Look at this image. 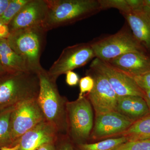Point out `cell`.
Wrapping results in <instances>:
<instances>
[{
    "instance_id": "cell-15",
    "label": "cell",
    "mask_w": 150,
    "mask_h": 150,
    "mask_svg": "<svg viewBox=\"0 0 150 150\" xmlns=\"http://www.w3.org/2000/svg\"><path fill=\"white\" fill-rule=\"evenodd\" d=\"M134 37L145 50L150 52V13L144 11L122 14Z\"/></svg>"
},
{
    "instance_id": "cell-24",
    "label": "cell",
    "mask_w": 150,
    "mask_h": 150,
    "mask_svg": "<svg viewBox=\"0 0 150 150\" xmlns=\"http://www.w3.org/2000/svg\"><path fill=\"white\" fill-rule=\"evenodd\" d=\"M79 84L80 93L79 97H81L91 92L94 85V81L91 76L87 74L80 80Z\"/></svg>"
},
{
    "instance_id": "cell-28",
    "label": "cell",
    "mask_w": 150,
    "mask_h": 150,
    "mask_svg": "<svg viewBox=\"0 0 150 150\" xmlns=\"http://www.w3.org/2000/svg\"><path fill=\"white\" fill-rule=\"evenodd\" d=\"M131 12L139 11L144 8V0H126Z\"/></svg>"
},
{
    "instance_id": "cell-25",
    "label": "cell",
    "mask_w": 150,
    "mask_h": 150,
    "mask_svg": "<svg viewBox=\"0 0 150 150\" xmlns=\"http://www.w3.org/2000/svg\"><path fill=\"white\" fill-rule=\"evenodd\" d=\"M138 86L144 93L150 91V71L132 77Z\"/></svg>"
},
{
    "instance_id": "cell-12",
    "label": "cell",
    "mask_w": 150,
    "mask_h": 150,
    "mask_svg": "<svg viewBox=\"0 0 150 150\" xmlns=\"http://www.w3.org/2000/svg\"><path fill=\"white\" fill-rule=\"evenodd\" d=\"M48 9L46 0H29L9 23L10 32L42 25Z\"/></svg>"
},
{
    "instance_id": "cell-20",
    "label": "cell",
    "mask_w": 150,
    "mask_h": 150,
    "mask_svg": "<svg viewBox=\"0 0 150 150\" xmlns=\"http://www.w3.org/2000/svg\"><path fill=\"white\" fill-rule=\"evenodd\" d=\"M127 142L124 137L110 138L92 144L75 145L77 150H115L120 145Z\"/></svg>"
},
{
    "instance_id": "cell-6",
    "label": "cell",
    "mask_w": 150,
    "mask_h": 150,
    "mask_svg": "<svg viewBox=\"0 0 150 150\" xmlns=\"http://www.w3.org/2000/svg\"><path fill=\"white\" fill-rule=\"evenodd\" d=\"M89 42L95 58L106 62L129 52L146 51L134 37L128 24L114 34Z\"/></svg>"
},
{
    "instance_id": "cell-18",
    "label": "cell",
    "mask_w": 150,
    "mask_h": 150,
    "mask_svg": "<svg viewBox=\"0 0 150 150\" xmlns=\"http://www.w3.org/2000/svg\"><path fill=\"white\" fill-rule=\"evenodd\" d=\"M125 137L127 141L150 140V115L135 121L117 137Z\"/></svg>"
},
{
    "instance_id": "cell-27",
    "label": "cell",
    "mask_w": 150,
    "mask_h": 150,
    "mask_svg": "<svg viewBox=\"0 0 150 150\" xmlns=\"http://www.w3.org/2000/svg\"><path fill=\"white\" fill-rule=\"evenodd\" d=\"M66 83L71 86L77 85L79 82V77L77 74L73 71H69L66 74Z\"/></svg>"
},
{
    "instance_id": "cell-23",
    "label": "cell",
    "mask_w": 150,
    "mask_h": 150,
    "mask_svg": "<svg viewBox=\"0 0 150 150\" xmlns=\"http://www.w3.org/2000/svg\"><path fill=\"white\" fill-rule=\"evenodd\" d=\"M115 150H150V140L127 141Z\"/></svg>"
},
{
    "instance_id": "cell-32",
    "label": "cell",
    "mask_w": 150,
    "mask_h": 150,
    "mask_svg": "<svg viewBox=\"0 0 150 150\" xmlns=\"http://www.w3.org/2000/svg\"><path fill=\"white\" fill-rule=\"evenodd\" d=\"M144 98L148 108H149V111L150 112V91L144 93Z\"/></svg>"
},
{
    "instance_id": "cell-21",
    "label": "cell",
    "mask_w": 150,
    "mask_h": 150,
    "mask_svg": "<svg viewBox=\"0 0 150 150\" xmlns=\"http://www.w3.org/2000/svg\"><path fill=\"white\" fill-rule=\"evenodd\" d=\"M29 0H11L8 6L0 17V21L8 25Z\"/></svg>"
},
{
    "instance_id": "cell-26",
    "label": "cell",
    "mask_w": 150,
    "mask_h": 150,
    "mask_svg": "<svg viewBox=\"0 0 150 150\" xmlns=\"http://www.w3.org/2000/svg\"><path fill=\"white\" fill-rule=\"evenodd\" d=\"M55 145L57 150H74V144L67 136L59 135Z\"/></svg>"
},
{
    "instance_id": "cell-34",
    "label": "cell",
    "mask_w": 150,
    "mask_h": 150,
    "mask_svg": "<svg viewBox=\"0 0 150 150\" xmlns=\"http://www.w3.org/2000/svg\"><path fill=\"white\" fill-rule=\"evenodd\" d=\"M7 73V72L4 69V67L0 63V77L6 74Z\"/></svg>"
},
{
    "instance_id": "cell-14",
    "label": "cell",
    "mask_w": 150,
    "mask_h": 150,
    "mask_svg": "<svg viewBox=\"0 0 150 150\" xmlns=\"http://www.w3.org/2000/svg\"><path fill=\"white\" fill-rule=\"evenodd\" d=\"M107 62L132 77L150 71V56L145 51L129 52Z\"/></svg>"
},
{
    "instance_id": "cell-33",
    "label": "cell",
    "mask_w": 150,
    "mask_h": 150,
    "mask_svg": "<svg viewBox=\"0 0 150 150\" xmlns=\"http://www.w3.org/2000/svg\"><path fill=\"white\" fill-rule=\"evenodd\" d=\"M19 145L17 144L16 146L12 147H3L0 150H18Z\"/></svg>"
},
{
    "instance_id": "cell-11",
    "label": "cell",
    "mask_w": 150,
    "mask_h": 150,
    "mask_svg": "<svg viewBox=\"0 0 150 150\" xmlns=\"http://www.w3.org/2000/svg\"><path fill=\"white\" fill-rule=\"evenodd\" d=\"M134 121L117 111H112L96 116L90 138L99 140L117 137L126 131Z\"/></svg>"
},
{
    "instance_id": "cell-13",
    "label": "cell",
    "mask_w": 150,
    "mask_h": 150,
    "mask_svg": "<svg viewBox=\"0 0 150 150\" xmlns=\"http://www.w3.org/2000/svg\"><path fill=\"white\" fill-rule=\"evenodd\" d=\"M59 135L55 127L45 120L23 135L17 144L18 150H37L43 145L56 143Z\"/></svg>"
},
{
    "instance_id": "cell-17",
    "label": "cell",
    "mask_w": 150,
    "mask_h": 150,
    "mask_svg": "<svg viewBox=\"0 0 150 150\" xmlns=\"http://www.w3.org/2000/svg\"><path fill=\"white\" fill-rule=\"evenodd\" d=\"M0 63L7 73L31 72L24 60L11 48L6 39L0 40Z\"/></svg>"
},
{
    "instance_id": "cell-16",
    "label": "cell",
    "mask_w": 150,
    "mask_h": 150,
    "mask_svg": "<svg viewBox=\"0 0 150 150\" xmlns=\"http://www.w3.org/2000/svg\"><path fill=\"white\" fill-rule=\"evenodd\" d=\"M116 111L134 122L149 112L144 98L132 96L118 97Z\"/></svg>"
},
{
    "instance_id": "cell-2",
    "label": "cell",
    "mask_w": 150,
    "mask_h": 150,
    "mask_svg": "<svg viewBox=\"0 0 150 150\" xmlns=\"http://www.w3.org/2000/svg\"><path fill=\"white\" fill-rule=\"evenodd\" d=\"M42 25L11 32L7 38L11 48L24 60L31 72L38 74L43 71L41 55L46 43L47 33Z\"/></svg>"
},
{
    "instance_id": "cell-36",
    "label": "cell",
    "mask_w": 150,
    "mask_h": 150,
    "mask_svg": "<svg viewBox=\"0 0 150 150\" xmlns=\"http://www.w3.org/2000/svg\"><path fill=\"white\" fill-rule=\"evenodd\" d=\"M145 11L147 12L150 13V10L149 9H147L145 10Z\"/></svg>"
},
{
    "instance_id": "cell-22",
    "label": "cell",
    "mask_w": 150,
    "mask_h": 150,
    "mask_svg": "<svg viewBox=\"0 0 150 150\" xmlns=\"http://www.w3.org/2000/svg\"><path fill=\"white\" fill-rule=\"evenodd\" d=\"M101 10L113 8L118 10L121 14L129 13L131 11L126 0H98Z\"/></svg>"
},
{
    "instance_id": "cell-19",
    "label": "cell",
    "mask_w": 150,
    "mask_h": 150,
    "mask_svg": "<svg viewBox=\"0 0 150 150\" xmlns=\"http://www.w3.org/2000/svg\"><path fill=\"white\" fill-rule=\"evenodd\" d=\"M15 105L0 110V149L3 147L14 146L11 136L10 120Z\"/></svg>"
},
{
    "instance_id": "cell-9",
    "label": "cell",
    "mask_w": 150,
    "mask_h": 150,
    "mask_svg": "<svg viewBox=\"0 0 150 150\" xmlns=\"http://www.w3.org/2000/svg\"><path fill=\"white\" fill-rule=\"evenodd\" d=\"M87 74L93 78L94 85L91 92L85 96L93 107L96 116L116 111L118 96L107 79L98 70L91 67Z\"/></svg>"
},
{
    "instance_id": "cell-5",
    "label": "cell",
    "mask_w": 150,
    "mask_h": 150,
    "mask_svg": "<svg viewBox=\"0 0 150 150\" xmlns=\"http://www.w3.org/2000/svg\"><path fill=\"white\" fill-rule=\"evenodd\" d=\"M67 135L75 145L86 143L93 127L92 106L86 96L67 104Z\"/></svg>"
},
{
    "instance_id": "cell-31",
    "label": "cell",
    "mask_w": 150,
    "mask_h": 150,
    "mask_svg": "<svg viewBox=\"0 0 150 150\" xmlns=\"http://www.w3.org/2000/svg\"><path fill=\"white\" fill-rule=\"evenodd\" d=\"M37 150H57L55 143L47 144L40 147Z\"/></svg>"
},
{
    "instance_id": "cell-29",
    "label": "cell",
    "mask_w": 150,
    "mask_h": 150,
    "mask_svg": "<svg viewBox=\"0 0 150 150\" xmlns=\"http://www.w3.org/2000/svg\"><path fill=\"white\" fill-rule=\"evenodd\" d=\"M10 34L8 25L0 21V40L7 39Z\"/></svg>"
},
{
    "instance_id": "cell-3",
    "label": "cell",
    "mask_w": 150,
    "mask_h": 150,
    "mask_svg": "<svg viewBox=\"0 0 150 150\" xmlns=\"http://www.w3.org/2000/svg\"><path fill=\"white\" fill-rule=\"evenodd\" d=\"M40 90L37 100L46 120L59 135L67 136V104L68 100L59 93L56 81L43 69L38 74Z\"/></svg>"
},
{
    "instance_id": "cell-1",
    "label": "cell",
    "mask_w": 150,
    "mask_h": 150,
    "mask_svg": "<svg viewBox=\"0 0 150 150\" xmlns=\"http://www.w3.org/2000/svg\"><path fill=\"white\" fill-rule=\"evenodd\" d=\"M47 16L42 26L46 31L73 24L101 11L98 0H46Z\"/></svg>"
},
{
    "instance_id": "cell-4",
    "label": "cell",
    "mask_w": 150,
    "mask_h": 150,
    "mask_svg": "<svg viewBox=\"0 0 150 150\" xmlns=\"http://www.w3.org/2000/svg\"><path fill=\"white\" fill-rule=\"evenodd\" d=\"M39 90L38 74L25 72L7 73L0 77V110L37 98Z\"/></svg>"
},
{
    "instance_id": "cell-35",
    "label": "cell",
    "mask_w": 150,
    "mask_h": 150,
    "mask_svg": "<svg viewBox=\"0 0 150 150\" xmlns=\"http://www.w3.org/2000/svg\"><path fill=\"white\" fill-rule=\"evenodd\" d=\"M144 2L145 7L150 9V0H144Z\"/></svg>"
},
{
    "instance_id": "cell-10",
    "label": "cell",
    "mask_w": 150,
    "mask_h": 150,
    "mask_svg": "<svg viewBox=\"0 0 150 150\" xmlns=\"http://www.w3.org/2000/svg\"><path fill=\"white\" fill-rule=\"evenodd\" d=\"M90 67L98 70L105 76L118 97L132 96L144 98V93L138 86L133 77L108 62L95 58Z\"/></svg>"
},
{
    "instance_id": "cell-30",
    "label": "cell",
    "mask_w": 150,
    "mask_h": 150,
    "mask_svg": "<svg viewBox=\"0 0 150 150\" xmlns=\"http://www.w3.org/2000/svg\"><path fill=\"white\" fill-rule=\"evenodd\" d=\"M10 1L11 0H0V17L2 15Z\"/></svg>"
},
{
    "instance_id": "cell-7",
    "label": "cell",
    "mask_w": 150,
    "mask_h": 150,
    "mask_svg": "<svg viewBox=\"0 0 150 150\" xmlns=\"http://www.w3.org/2000/svg\"><path fill=\"white\" fill-rule=\"evenodd\" d=\"M45 120L46 117L37 98L16 105L10 120L11 136L14 146L23 135Z\"/></svg>"
},
{
    "instance_id": "cell-8",
    "label": "cell",
    "mask_w": 150,
    "mask_h": 150,
    "mask_svg": "<svg viewBox=\"0 0 150 150\" xmlns=\"http://www.w3.org/2000/svg\"><path fill=\"white\" fill-rule=\"evenodd\" d=\"M93 58L95 56L90 42L69 46L63 50L47 73L56 81L61 75L83 67Z\"/></svg>"
}]
</instances>
